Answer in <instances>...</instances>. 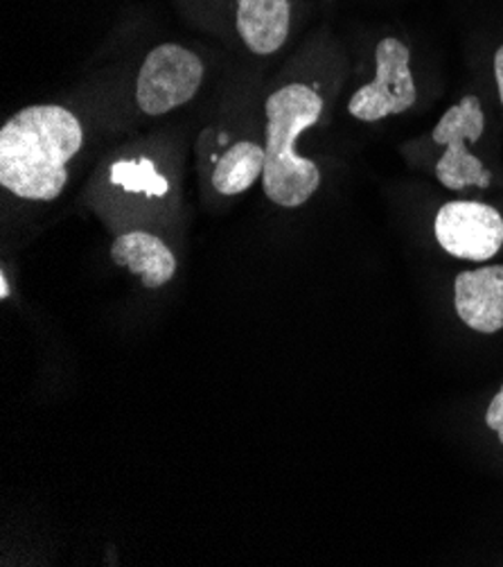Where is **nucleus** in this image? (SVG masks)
<instances>
[{
  "label": "nucleus",
  "instance_id": "f03ea898",
  "mask_svg": "<svg viewBox=\"0 0 503 567\" xmlns=\"http://www.w3.org/2000/svg\"><path fill=\"white\" fill-rule=\"evenodd\" d=\"M264 132V195L285 208L303 206L321 184L314 161L296 154L298 136L318 123L323 100L305 84H287L266 97Z\"/></svg>",
  "mask_w": 503,
  "mask_h": 567
},
{
  "label": "nucleus",
  "instance_id": "423d86ee",
  "mask_svg": "<svg viewBox=\"0 0 503 567\" xmlns=\"http://www.w3.org/2000/svg\"><path fill=\"white\" fill-rule=\"evenodd\" d=\"M438 245L454 258L485 262L503 247V217L481 202H447L433 221Z\"/></svg>",
  "mask_w": 503,
  "mask_h": 567
},
{
  "label": "nucleus",
  "instance_id": "ddd939ff",
  "mask_svg": "<svg viewBox=\"0 0 503 567\" xmlns=\"http://www.w3.org/2000/svg\"><path fill=\"white\" fill-rule=\"evenodd\" d=\"M494 78H496L499 97H501V104H503V45L494 54Z\"/></svg>",
  "mask_w": 503,
  "mask_h": 567
},
{
  "label": "nucleus",
  "instance_id": "0eeeda50",
  "mask_svg": "<svg viewBox=\"0 0 503 567\" xmlns=\"http://www.w3.org/2000/svg\"><path fill=\"white\" fill-rule=\"evenodd\" d=\"M454 303L461 321L483 334L503 328V265L461 271L454 280Z\"/></svg>",
  "mask_w": 503,
  "mask_h": 567
},
{
  "label": "nucleus",
  "instance_id": "4468645a",
  "mask_svg": "<svg viewBox=\"0 0 503 567\" xmlns=\"http://www.w3.org/2000/svg\"><path fill=\"white\" fill-rule=\"evenodd\" d=\"M10 297V282L8 276L0 274V299H8Z\"/></svg>",
  "mask_w": 503,
  "mask_h": 567
},
{
  "label": "nucleus",
  "instance_id": "f8f14e48",
  "mask_svg": "<svg viewBox=\"0 0 503 567\" xmlns=\"http://www.w3.org/2000/svg\"><path fill=\"white\" fill-rule=\"evenodd\" d=\"M485 425L499 434V441L503 445V386L499 389L485 412Z\"/></svg>",
  "mask_w": 503,
  "mask_h": 567
},
{
  "label": "nucleus",
  "instance_id": "f257e3e1",
  "mask_svg": "<svg viewBox=\"0 0 503 567\" xmlns=\"http://www.w3.org/2000/svg\"><path fill=\"white\" fill-rule=\"evenodd\" d=\"M82 143L73 111L57 104L25 106L0 130V184L21 199H57Z\"/></svg>",
  "mask_w": 503,
  "mask_h": 567
},
{
  "label": "nucleus",
  "instance_id": "6e6552de",
  "mask_svg": "<svg viewBox=\"0 0 503 567\" xmlns=\"http://www.w3.org/2000/svg\"><path fill=\"white\" fill-rule=\"evenodd\" d=\"M290 0H238V34L260 56L281 50L290 37Z\"/></svg>",
  "mask_w": 503,
  "mask_h": 567
},
{
  "label": "nucleus",
  "instance_id": "9d476101",
  "mask_svg": "<svg viewBox=\"0 0 503 567\" xmlns=\"http://www.w3.org/2000/svg\"><path fill=\"white\" fill-rule=\"evenodd\" d=\"M264 147L251 141H240L231 145L214 165L212 186L221 195H240L249 190L258 177L264 173Z\"/></svg>",
  "mask_w": 503,
  "mask_h": 567
},
{
  "label": "nucleus",
  "instance_id": "9b49d317",
  "mask_svg": "<svg viewBox=\"0 0 503 567\" xmlns=\"http://www.w3.org/2000/svg\"><path fill=\"white\" fill-rule=\"evenodd\" d=\"M111 182L129 193H143L149 197H163L167 193V182L160 177L151 161H120L111 167Z\"/></svg>",
  "mask_w": 503,
  "mask_h": 567
},
{
  "label": "nucleus",
  "instance_id": "1a4fd4ad",
  "mask_svg": "<svg viewBox=\"0 0 503 567\" xmlns=\"http://www.w3.org/2000/svg\"><path fill=\"white\" fill-rule=\"evenodd\" d=\"M111 260L136 274L147 290L163 288L177 274V258L170 247L145 231H132L116 238L111 247Z\"/></svg>",
  "mask_w": 503,
  "mask_h": 567
},
{
  "label": "nucleus",
  "instance_id": "39448f33",
  "mask_svg": "<svg viewBox=\"0 0 503 567\" xmlns=\"http://www.w3.org/2000/svg\"><path fill=\"white\" fill-rule=\"evenodd\" d=\"M411 50L400 39H381L375 48V80L361 86L348 104L357 121L377 123L386 116H398L416 104L418 91L409 69Z\"/></svg>",
  "mask_w": 503,
  "mask_h": 567
},
{
  "label": "nucleus",
  "instance_id": "20e7f679",
  "mask_svg": "<svg viewBox=\"0 0 503 567\" xmlns=\"http://www.w3.org/2000/svg\"><path fill=\"white\" fill-rule=\"evenodd\" d=\"M203 82L199 56L177 43L154 48L140 66L136 82V102L147 116H165L190 102Z\"/></svg>",
  "mask_w": 503,
  "mask_h": 567
},
{
  "label": "nucleus",
  "instance_id": "7ed1b4c3",
  "mask_svg": "<svg viewBox=\"0 0 503 567\" xmlns=\"http://www.w3.org/2000/svg\"><path fill=\"white\" fill-rule=\"evenodd\" d=\"M485 132V113L476 95H465L459 104L444 111L433 127V143L444 145V154L436 165L438 182L450 190H465L470 186L488 188L492 175L483 167L468 143H476Z\"/></svg>",
  "mask_w": 503,
  "mask_h": 567
}]
</instances>
